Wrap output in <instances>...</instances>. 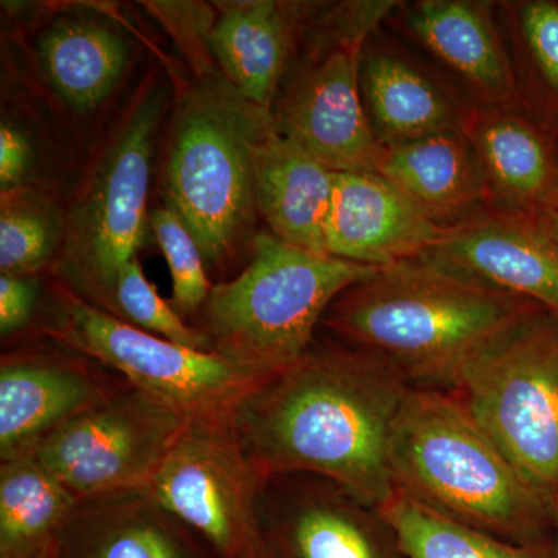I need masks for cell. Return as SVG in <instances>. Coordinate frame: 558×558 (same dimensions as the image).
Instances as JSON below:
<instances>
[{
    "label": "cell",
    "mask_w": 558,
    "mask_h": 558,
    "mask_svg": "<svg viewBox=\"0 0 558 558\" xmlns=\"http://www.w3.org/2000/svg\"><path fill=\"white\" fill-rule=\"evenodd\" d=\"M435 260L535 304L558 318V244L537 218L523 213H478L446 227Z\"/></svg>",
    "instance_id": "cell-14"
},
{
    "label": "cell",
    "mask_w": 558,
    "mask_h": 558,
    "mask_svg": "<svg viewBox=\"0 0 558 558\" xmlns=\"http://www.w3.org/2000/svg\"><path fill=\"white\" fill-rule=\"evenodd\" d=\"M377 270L259 233L245 269L213 286L196 328L209 352L267 380L299 362L333 301Z\"/></svg>",
    "instance_id": "cell-5"
},
{
    "label": "cell",
    "mask_w": 558,
    "mask_h": 558,
    "mask_svg": "<svg viewBox=\"0 0 558 558\" xmlns=\"http://www.w3.org/2000/svg\"><path fill=\"white\" fill-rule=\"evenodd\" d=\"M33 153L31 142L11 121L2 120L0 124V191L25 186V179L32 170Z\"/></svg>",
    "instance_id": "cell-31"
},
{
    "label": "cell",
    "mask_w": 558,
    "mask_h": 558,
    "mask_svg": "<svg viewBox=\"0 0 558 558\" xmlns=\"http://www.w3.org/2000/svg\"><path fill=\"white\" fill-rule=\"evenodd\" d=\"M409 381L352 348L312 347L238 403L231 425L267 478L307 473L379 509L396 494L391 439Z\"/></svg>",
    "instance_id": "cell-1"
},
{
    "label": "cell",
    "mask_w": 558,
    "mask_h": 558,
    "mask_svg": "<svg viewBox=\"0 0 558 558\" xmlns=\"http://www.w3.org/2000/svg\"><path fill=\"white\" fill-rule=\"evenodd\" d=\"M61 209L38 191L21 189L2 193L0 202V270L36 277L53 267L64 242Z\"/></svg>",
    "instance_id": "cell-26"
},
{
    "label": "cell",
    "mask_w": 558,
    "mask_h": 558,
    "mask_svg": "<svg viewBox=\"0 0 558 558\" xmlns=\"http://www.w3.org/2000/svg\"><path fill=\"white\" fill-rule=\"evenodd\" d=\"M333 185L336 172L274 126L256 146V204L278 240L326 255Z\"/></svg>",
    "instance_id": "cell-18"
},
{
    "label": "cell",
    "mask_w": 558,
    "mask_h": 558,
    "mask_svg": "<svg viewBox=\"0 0 558 558\" xmlns=\"http://www.w3.org/2000/svg\"><path fill=\"white\" fill-rule=\"evenodd\" d=\"M444 229L377 172H336L326 255L381 269L427 255Z\"/></svg>",
    "instance_id": "cell-15"
},
{
    "label": "cell",
    "mask_w": 558,
    "mask_h": 558,
    "mask_svg": "<svg viewBox=\"0 0 558 558\" xmlns=\"http://www.w3.org/2000/svg\"><path fill=\"white\" fill-rule=\"evenodd\" d=\"M453 392L529 486L558 501V318L537 310L487 344Z\"/></svg>",
    "instance_id": "cell-7"
},
{
    "label": "cell",
    "mask_w": 558,
    "mask_h": 558,
    "mask_svg": "<svg viewBox=\"0 0 558 558\" xmlns=\"http://www.w3.org/2000/svg\"><path fill=\"white\" fill-rule=\"evenodd\" d=\"M185 422L128 384L54 429L32 454L78 498L149 487Z\"/></svg>",
    "instance_id": "cell-10"
},
{
    "label": "cell",
    "mask_w": 558,
    "mask_h": 558,
    "mask_svg": "<svg viewBox=\"0 0 558 558\" xmlns=\"http://www.w3.org/2000/svg\"><path fill=\"white\" fill-rule=\"evenodd\" d=\"M410 27L433 53L487 97L505 100L512 94V70L483 3L424 0L411 10Z\"/></svg>",
    "instance_id": "cell-23"
},
{
    "label": "cell",
    "mask_w": 558,
    "mask_h": 558,
    "mask_svg": "<svg viewBox=\"0 0 558 558\" xmlns=\"http://www.w3.org/2000/svg\"><path fill=\"white\" fill-rule=\"evenodd\" d=\"M60 558H218L148 487L80 498Z\"/></svg>",
    "instance_id": "cell-16"
},
{
    "label": "cell",
    "mask_w": 558,
    "mask_h": 558,
    "mask_svg": "<svg viewBox=\"0 0 558 558\" xmlns=\"http://www.w3.org/2000/svg\"><path fill=\"white\" fill-rule=\"evenodd\" d=\"M149 226L170 266L171 306L182 318L199 314L215 286L209 281L199 245L171 209L150 213Z\"/></svg>",
    "instance_id": "cell-28"
},
{
    "label": "cell",
    "mask_w": 558,
    "mask_h": 558,
    "mask_svg": "<svg viewBox=\"0 0 558 558\" xmlns=\"http://www.w3.org/2000/svg\"><path fill=\"white\" fill-rule=\"evenodd\" d=\"M271 126V112L223 76H205L175 110L165 199L199 245L207 270L226 267L252 238L259 215L255 150Z\"/></svg>",
    "instance_id": "cell-4"
},
{
    "label": "cell",
    "mask_w": 558,
    "mask_h": 558,
    "mask_svg": "<svg viewBox=\"0 0 558 558\" xmlns=\"http://www.w3.org/2000/svg\"><path fill=\"white\" fill-rule=\"evenodd\" d=\"M537 219L538 222L545 227V230L548 231L550 236L554 238V241H556L558 244V208L543 213V215L537 216Z\"/></svg>",
    "instance_id": "cell-32"
},
{
    "label": "cell",
    "mask_w": 558,
    "mask_h": 558,
    "mask_svg": "<svg viewBox=\"0 0 558 558\" xmlns=\"http://www.w3.org/2000/svg\"><path fill=\"white\" fill-rule=\"evenodd\" d=\"M377 174L442 227L478 215L486 174L461 126L380 146Z\"/></svg>",
    "instance_id": "cell-17"
},
{
    "label": "cell",
    "mask_w": 558,
    "mask_h": 558,
    "mask_svg": "<svg viewBox=\"0 0 558 558\" xmlns=\"http://www.w3.org/2000/svg\"><path fill=\"white\" fill-rule=\"evenodd\" d=\"M165 95L150 83L110 130L64 215L54 281L105 311L120 270L135 259L149 220L154 150Z\"/></svg>",
    "instance_id": "cell-6"
},
{
    "label": "cell",
    "mask_w": 558,
    "mask_h": 558,
    "mask_svg": "<svg viewBox=\"0 0 558 558\" xmlns=\"http://www.w3.org/2000/svg\"><path fill=\"white\" fill-rule=\"evenodd\" d=\"M535 304L428 258L381 267L333 301L323 323L407 381L453 388L459 373Z\"/></svg>",
    "instance_id": "cell-2"
},
{
    "label": "cell",
    "mask_w": 558,
    "mask_h": 558,
    "mask_svg": "<svg viewBox=\"0 0 558 558\" xmlns=\"http://www.w3.org/2000/svg\"><path fill=\"white\" fill-rule=\"evenodd\" d=\"M208 38L220 73L256 108H274L293 36L292 7L271 0L219 3Z\"/></svg>",
    "instance_id": "cell-19"
},
{
    "label": "cell",
    "mask_w": 558,
    "mask_h": 558,
    "mask_svg": "<svg viewBox=\"0 0 558 558\" xmlns=\"http://www.w3.org/2000/svg\"><path fill=\"white\" fill-rule=\"evenodd\" d=\"M407 558H558L549 546L517 543L469 526L402 492L376 509Z\"/></svg>",
    "instance_id": "cell-25"
},
{
    "label": "cell",
    "mask_w": 558,
    "mask_h": 558,
    "mask_svg": "<svg viewBox=\"0 0 558 558\" xmlns=\"http://www.w3.org/2000/svg\"><path fill=\"white\" fill-rule=\"evenodd\" d=\"M376 509L332 481L307 473L271 475L260 497L270 558H387Z\"/></svg>",
    "instance_id": "cell-13"
},
{
    "label": "cell",
    "mask_w": 558,
    "mask_h": 558,
    "mask_svg": "<svg viewBox=\"0 0 558 558\" xmlns=\"http://www.w3.org/2000/svg\"><path fill=\"white\" fill-rule=\"evenodd\" d=\"M360 86L380 145L461 126L446 95L398 58H371L360 70Z\"/></svg>",
    "instance_id": "cell-24"
},
{
    "label": "cell",
    "mask_w": 558,
    "mask_h": 558,
    "mask_svg": "<svg viewBox=\"0 0 558 558\" xmlns=\"http://www.w3.org/2000/svg\"><path fill=\"white\" fill-rule=\"evenodd\" d=\"M554 520H556V524L558 527V501L556 502V506H554Z\"/></svg>",
    "instance_id": "cell-33"
},
{
    "label": "cell",
    "mask_w": 558,
    "mask_h": 558,
    "mask_svg": "<svg viewBox=\"0 0 558 558\" xmlns=\"http://www.w3.org/2000/svg\"><path fill=\"white\" fill-rule=\"evenodd\" d=\"M38 299L39 286L35 277L0 275V336L3 340L31 328Z\"/></svg>",
    "instance_id": "cell-30"
},
{
    "label": "cell",
    "mask_w": 558,
    "mask_h": 558,
    "mask_svg": "<svg viewBox=\"0 0 558 558\" xmlns=\"http://www.w3.org/2000/svg\"><path fill=\"white\" fill-rule=\"evenodd\" d=\"M230 416L186 418L148 488L216 557L270 558L260 529L267 476Z\"/></svg>",
    "instance_id": "cell-9"
},
{
    "label": "cell",
    "mask_w": 558,
    "mask_h": 558,
    "mask_svg": "<svg viewBox=\"0 0 558 558\" xmlns=\"http://www.w3.org/2000/svg\"><path fill=\"white\" fill-rule=\"evenodd\" d=\"M396 490L469 526L537 543L554 508L513 469L454 392L409 388L391 439Z\"/></svg>",
    "instance_id": "cell-3"
},
{
    "label": "cell",
    "mask_w": 558,
    "mask_h": 558,
    "mask_svg": "<svg viewBox=\"0 0 558 558\" xmlns=\"http://www.w3.org/2000/svg\"><path fill=\"white\" fill-rule=\"evenodd\" d=\"M521 31L543 78L558 90V5L531 2L521 9Z\"/></svg>",
    "instance_id": "cell-29"
},
{
    "label": "cell",
    "mask_w": 558,
    "mask_h": 558,
    "mask_svg": "<svg viewBox=\"0 0 558 558\" xmlns=\"http://www.w3.org/2000/svg\"><path fill=\"white\" fill-rule=\"evenodd\" d=\"M44 75L73 112L89 113L119 86L131 47L120 31L94 17H61L38 44Z\"/></svg>",
    "instance_id": "cell-21"
},
{
    "label": "cell",
    "mask_w": 558,
    "mask_h": 558,
    "mask_svg": "<svg viewBox=\"0 0 558 558\" xmlns=\"http://www.w3.org/2000/svg\"><path fill=\"white\" fill-rule=\"evenodd\" d=\"M105 312L182 347L209 352L207 337L190 326L171 303L165 301L143 274L137 258L120 270Z\"/></svg>",
    "instance_id": "cell-27"
},
{
    "label": "cell",
    "mask_w": 558,
    "mask_h": 558,
    "mask_svg": "<svg viewBox=\"0 0 558 558\" xmlns=\"http://www.w3.org/2000/svg\"><path fill=\"white\" fill-rule=\"evenodd\" d=\"M363 39L344 38L293 83L271 112L278 134L333 172H376L380 142L360 94L359 54Z\"/></svg>",
    "instance_id": "cell-12"
},
{
    "label": "cell",
    "mask_w": 558,
    "mask_h": 558,
    "mask_svg": "<svg viewBox=\"0 0 558 558\" xmlns=\"http://www.w3.org/2000/svg\"><path fill=\"white\" fill-rule=\"evenodd\" d=\"M47 340V347L10 349L0 360V462L32 454L54 429L128 385L87 355Z\"/></svg>",
    "instance_id": "cell-11"
},
{
    "label": "cell",
    "mask_w": 558,
    "mask_h": 558,
    "mask_svg": "<svg viewBox=\"0 0 558 558\" xmlns=\"http://www.w3.org/2000/svg\"><path fill=\"white\" fill-rule=\"evenodd\" d=\"M461 124L490 193L532 218L558 208V165L531 124L499 110H480Z\"/></svg>",
    "instance_id": "cell-20"
},
{
    "label": "cell",
    "mask_w": 558,
    "mask_h": 558,
    "mask_svg": "<svg viewBox=\"0 0 558 558\" xmlns=\"http://www.w3.org/2000/svg\"><path fill=\"white\" fill-rule=\"evenodd\" d=\"M40 337L81 352L182 416H229L264 379L215 352L182 347L92 306L57 281Z\"/></svg>",
    "instance_id": "cell-8"
},
{
    "label": "cell",
    "mask_w": 558,
    "mask_h": 558,
    "mask_svg": "<svg viewBox=\"0 0 558 558\" xmlns=\"http://www.w3.org/2000/svg\"><path fill=\"white\" fill-rule=\"evenodd\" d=\"M78 501L33 454L0 462V558H60Z\"/></svg>",
    "instance_id": "cell-22"
}]
</instances>
